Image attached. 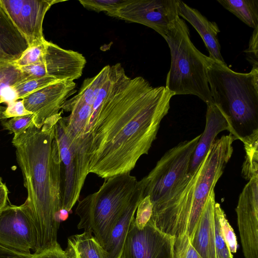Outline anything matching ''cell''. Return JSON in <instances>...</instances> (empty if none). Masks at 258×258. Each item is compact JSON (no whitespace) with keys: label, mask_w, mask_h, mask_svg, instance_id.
Listing matches in <instances>:
<instances>
[{"label":"cell","mask_w":258,"mask_h":258,"mask_svg":"<svg viewBox=\"0 0 258 258\" xmlns=\"http://www.w3.org/2000/svg\"><path fill=\"white\" fill-rule=\"evenodd\" d=\"M32 78L11 62H0V99L2 93L9 87H13L26 79ZM1 103V102H0Z\"/></svg>","instance_id":"25"},{"label":"cell","mask_w":258,"mask_h":258,"mask_svg":"<svg viewBox=\"0 0 258 258\" xmlns=\"http://www.w3.org/2000/svg\"><path fill=\"white\" fill-rule=\"evenodd\" d=\"M54 137L60 159L61 208L70 212L78 201L89 174L88 162L62 116L55 125Z\"/></svg>","instance_id":"8"},{"label":"cell","mask_w":258,"mask_h":258,"mask_svg":"<svg viewBox=\"0 0 258 258\" xmlns=\"http://www.w3.org/2000/svg\"><path fill=\"white\" fill-rule=\"evenodd\" d=\"M75 89L74 81H58L24 97L26 109L34 115V124L41 127L47 120L62 113L63 103Z\"/></svg>","instance_id":"14"},{"label":"cell","mask_w":258,"mask_h":258,"mask_svg":"<svg viewBox=\"0 0 258 258\" xmlns=\"http://www.w3.org/2000/svg\"><path fill=\"white\" fill-rule=\"evenodd\" d=\"M177 11L178 16L188 21L199 33L209 51V57L215 62L227 64L221 53L218 39L220 31L217 24L210 21L198 10L179 0Z\"/></svg>","instance_id":"18"},{"label":"cell","mask_w":258,"mask_h":258,"mask_svg":"<svg viewBox=\"0 0 258 258\" xmlns=\"http://www.w3.org/2000/svg\"><path fill=\"white\" fill-rule=\"evenodd\" d=\"M173 258H203L191 245L187 234L180 235L175 237Z\"/></svg>","instance_id":"30"},{"label":"cell","mask_w":258,"mask_h":258,"mask_svg":"<svg viewBox=\"0 0 258 258\" xmlns=\"http://www.w3.org/2000/svg\"><path fill=\"white\" fill-rule=\"evenodd\" d=\"M0 244L20 253L31 254L36 235L32 223L22 205L8 204L0 211Z\"/></svg>","instance_id":"12"},{"label":"cell","mask_w":258,"mask_h":258,"mask_svg":"<svg viewBox=\"0 0 258 258\" xmlns=\"http://www.w3.org/2000/svg\"><path fill=\"white\" fill-rule=\"evenodd\" d=\"M18 100L17 93L13 87H9L2 93L0 102L8 104L10 102Z\"/></svg>","instance_id":"38"},{"label":"cell","mask_w":258,"mask_h":258,"mask_svg":"<svg viewBox=\"0 0 258 258\" xmlns=\"http://www.w3.org/2000/svg\"><path fill=\"white\" fill-rule=\"evenodd\" d=\"M235 140L230 133L214 141L195 171L188 172L153 212L151 220L158 229L175 237L186 234L192 240L208 197L231 157Z\"/></svg>","instance_id":"3"},{"label":"cell","mask_w":258,"mask_h":258,"mask_svg":"<svg viewBox=\"0 0 258 258\" xmlns=\"http://www.w3.org/2000/svg\"><path fill=\"white\" fill-rule=\"evenodd\" d=\"M110 68V65L106 66L95 76L85 79L78 93L67 99L61 108L76 104H84L91 107L106 80Z\"/></svg>","instance_id":"22"},{"label":"cell","mask_w":258,"mask_h":258,"mask_svg":"<svg viewBox=\"0 0 258 258\" xmlns=\"http://www.w3.org/2000/svg\"><path fill=\"white\" fill-rule=\"evenodd\" d=\"M20 69L24 73L32 78L47 76L43 61L22 67Z\"/></svg>","instance_id":"35"},{"label":"cell","mask_w":258,"mask_h":258,"mask_svg":"<svg viewBox=\"0 0 258 258\" xmlns=\"http://www.w3.org/2000/svg\"><path fill=\"white\" fill-rule=\"evenodd\" d=\"M9 190L5 183L0 184V211L7 204Z\"/></svg>","instance_id":"39"},{"label":"cell","mask_w":258,"mask_h":258,"mask_svg":"<svg viewBox=\"0 0 258 258\" xmlns=\"http://www.w3.org/2000/svg\"><path fill=\"white\" fill-rule=\"evenodd\" d=\"M133 220L120 258H173L175 237L158 229L150 220L140 229Z\"/></svg>","instance_id":"10"},{"label":"cell","mask_w":258,"mask_h":258,"mask_svg":"<svg viewBox=\"0 0 258 258\" xmlns=\"http://www.w3.org/2000/svg\"><path fill=\"white\" fill-rule=\"evenodd\" d=\"M201 135L181 142L168 150L146 176L143 198L148 196L157 210L172 194L189 171Z\"/></svg>","instance_id":"7"},{"label":"cell","mask_w":258,"mask_h":258,"mask_svg":"<svg viewBox=\"0 0 258 258\" xmlns=\"http://www.w3.org/2000/svg\"><path fill=\"white\" fill-rule=\"evenodd\" d=\"M145 185V177L138 181L130 202L115 222L108 241L103 248L106 258H120L125 237L135 219L137 207L143 199Z\"/></svg>","instance_id":"16"},{"label":"cell","mask_w":258,"mask_h":258,"mask_svg":"<svg viewBox=\"0 0 258 258\" xmlns=\"http://www.w3.org/2000/svg\"><path fill=\"white\" fill-rule=\"evenodd\" d=\"M3 183L2 179L1 177H0V184H2Z\"/></svg>","instance_id":"41"},{"label":"cell","mask_w":258,"mask_h":258,"mask_svg":"<svg viewBox=\"0 0 258 258\" xmlns=\"http://www.w3.org/2000/svg\"><path fill=\"white\" fill-rule=\"evenodd\" d=\"M245 151L244 161L242 165L241 175L249 180L258 174V130L244 138L241 141Z\"/></svg>","instance_id":"24"},{"label":"cell","mask_w":258,"mask_h":258,"mask_svg":"<svg viewBox=\"0 0 258 258\" xmlns=\"http://www.w3.org/2000/svg\"><path fill=\"white\" fill-rule=\"evenodd\" d=\"M174 94L142 77H128L119 63L92 106L87 139L88 170L102 178L131 172L148 154Z\"/></svg>","instance_id":"1"},{"label":"cell","mask_w":258,"mask_h":258,"mask_svg":"<svg viewBox=\"0 0 258 258\" xmlns=\"http://www.w3.org/2000/svg\"><path fill=\"white\" fill-rule=\"evenodd\" d=\"M224 8L253 29L258 27L257 0H218Z\"/></svg>","instance_id":"23"},{"label":"cell","mask_w":258,"mask_h":258,"mask_svg":"<svg viewBox=\"0 0 258 258\" xmlns=\"http://www.w3.org/2000/svg\"><path fill=\"white\" fill-rule=\"evenodd\" d=\"M128 0H89L79 1L86 9L96 12H104L113 17L117 11L127 3Z\"/></svg>","instance_id":"28"},{"label":"cell","mask_w":258,"mask_h":258,"mask_svg":"<svg viewBox=\"0 0 258 258\" xmlns=\"http://www.w3.org/2000/svg\"><path fill=\"white\" fill-rule=\"evenodd\" d=\"M170 50L171 64L165 87L174 95H194L207 105L213 103L207 69L214 60L200 51L190 38L189 30L179 17L163 37Z\"/></svg>","instance_id":"5"},{"label":"cell","mask_w":258,"mask_h":258,"mask_svg":"<svg viewBox=\"0 0 258 258\" xmlns=\"http://www.w3.org/2000/svg\"><path fill=\"white\" fill-rule=\"evenodd\" d=\"M136 211L135 224L137 228L142 229L150 221L153 214V205L149 196L143 198L139 204Z\"/></svg>","instance_id":"32"},{"label":"cell","mask_w":258,"mask_h":258,"mask_svg":"<svg viewBox=\"0 0 258 258\" xmlns=\"http://www.w3.org/2000/svg\"><path fill=\"white\" fill-rule=\"evenodd\" d=\"M214 188L207 199L200 216L191 245L203 258H217L215 244Z\"/></svg>","instance_id":"19"},{"label":"cell","mask_w":258,"mask_h":258,"mask_svg":"<svg viewBox=\"0 0 258 258\" xmlns=\"http://www.w3.org/2000/svg\"><path fill=\"white\" fill-rule=\"evenodd\" d=\"M68 212L64 209H61L59 214V219L60 221L65 220L68 217Z\"/></svg>","instance_id":"40"},{"label":"cell","mask_w":258,"mask_h":258,"mask_svg":"<svg viewBox=\"0 0 258 258\" xmlns=\"http://www.w3.org/2000/svg\"><path fill=\"white\" fill-rule=\"evenodd\" d=\"M28 47L25 37L0 7V62H14Z\"/></svg>","instance_id":"20"},{"label":"cell","mask_w":258,"mask_h":258,"mask_svg":"<svg viewBox=\"0 0 258 258\" xmlns=\"http://www.w3.org/2000/svg\"><path fill=\"white\" fill-rule=\"evenodd\" d=\"M33 255V258H70L60 246Z\"/></svg>","instance_id":"36"},{"label":"cell","mask_w":258,"mask_h":258,"mask_svg":"<svg viewBox=\"0 0 258 258\" xmlns=\"http://www.w3.org/2000/svg\"><path fill=\"white\" fill-rule=\"evenodd\" d=\"M0 258H33V255L15 251L0 244Z\"/></svg>","instance_id":"37"},{"label":"cell","mask_w":258,"mask_h":258,"mask_svg":"<svg viewBox=\"0 0 258 258\" xmlns=\"http://www.w3.org/2000/svg\"><path fill=\"white\" fill-rule=\"evenodd\" d=\"M213 103L229 120L236 140L258 130V69L242 73L214 61L207 69Z\"/></svg>","instance_id":"4"},{"label":"cell","mask_w":258,"mask_h":258,"mask_svg":"<svg viewBox=\"0 0 258 258\" xmlns=\"http://www.w3.org/2000/svg\"><path fill=\"white\" fill-rule=\"evenodd\" d=\"M206 119L205 130L201 134L191 160L188 171L190 173L195 171L203 161L219 133L227 131L233 135L229 120L216 104L207 105Z\"/></svg>","instance_id":"17"},{"label":"cell","mask_w":258,"mask_h":258,"mask_svg":"<svg viewBox=\"0 0 258 258\" xmlns=\"http://www.w3.org/2000/svg\"><path fill=\"white\" fill-rule=\"evenodd\" d=\"M178 0H128L113 17L145 25L163 37L179 16Z\"/></svg>","instance_id":"9"},{"label":"cell","mask_w":258,"mask_h":258,"mask_svg":"<svg viewBox=\"0 0 258 258\" xmlns=\"http://www.w3.org/2000/svg\"><path fill=\"white\" fill-rule=\"evenodd\" d=\"M235 211L244 256L258 258V174L245 185Z\"/></svg>","instance_id":"13"},{"label":"cell","mask_w":258,"mask_h":258,"mask_svg":"<svg viewBox=\"0 0 258 258\" xmlns=\"http://www.w3.org/2000/svg\"><path fill=\"white\" fill-rule=\"evenodd\" d=\"M138 180L131 172L106 178L99 190L79 201L76 214L79 229L93 233L101 246L107 243L112 228L130 202Z\"/></svg>","instance_id":"6"},{"label":"cell","mask_w":258,"mask_h":258,"mask_svg":"<svg viewBox=\"0 0 258 258\" xmlns=\"http://www.w3.org/2000/svg\"><path fill=\"white\" fill-rule=\"evenodd\" d=\"M43 62L47 76L58 81H74L82 76L86 60L77 51L46 41Z\"/></svg>","instance_id":"15"},{"label":"cell","mask_w":258,"mask_h":258,"mask_svg":"<svg viewBox=\"0 0 258 258\" xmlns=\"http://www.w3.org/2000/svg\"><path fill=\"white\" fill-rule=\"evenodd\" d=\"M45 40L44 42L29 46L20 57L13 62L19 68L43 61L45 50Z\"/></svg>","instance_id":"29"},{"label":"cell","mask_w":258,"mask_h":258,"mask_svg":"<svg viewBox=\"0 0 258 258\" xmlns=\"http://www.w3.org/2000/svg\"><path fill=\"white\" fill-rule=\"evenodd\" d=\"M33 119L34 115L31 114L13 117L9 120H3L1 123L4 130L16 135L27 130L33 123Z\"/></svg>","instance_id":"31"},{"label":"cell","mask_w":258,"mask_h":258,"mask_svg":"<svg viewBox=\"0 0 258 258\" xmlns=\"http://www.w3.org/2000/svg\"><path fill=\"white\" fill-rule=\"evenodd\" d=\"M244 52L246 53V59L252 68L258 69V27L254 29L248 47Z\"/></svg>","instance_id":"34"},{"label":"cell","mask_w":258,"mask_h":258,"mask_svg":"<svg viewBox=\"0 0 258 258\" xmlns=\"http://www.w3.org/2000/svg\"><path fill=\"white\" fill-rule=\"evenodd\" d=\"M32 114L25 108L22 99L7 104L6 107L0 106V120Z\"/></svg>","instance_id":"33"},{"label":"cell","mask_w":258,"mask_h":258,"mask_svg":"<svg viewBox=\"0 0 258 258\" xmlns=\"http://www.w3.org/2000/svg\"><path fill=\"white\" fill-rule=\"evenodd\" d=\"M64 251L70 258H106L103 248L87 231L69 237Z\"/></svg>","instance_id":"21"},{"label":"cell","mask_w":258,"mask_h":258,"mask_svg":"<svg viewBox=\"0 0 258 258\" xmlns=\"http://www.w3.org/2000/svg\"><path fill=\"white\" fill-rule=\"evenodd\" d=\"M215 211L218 216L222 233L227 246L231 253H235L238 247L236 236L219 203H215Z\"/></svg>","instance_id":"27"},{"label":"cell","mask_w":258,"mask_h":258,"mask_svg":"<svg viewBox=\"0 0 258 258\" xmlns=\"http://www.w3.org/2000/svg\"><path fill=\"white\" fill-rule=\"evenodd\" d=\"M55 0H0L4 11L17 29L25 37L29 46L44 42L42 24L45 15Z\"/></svg>","instance_id":"11"},{"label":"cell","mask_w":258,"mask_h":258,"mask_svg":"<svg viewBox=\"0 0 258 258\" xmlns=\"http://www.w3.org/2000/svg\"><path fill=\"white\" fill-rule=\"evenodd\" d=\"M61 115L50 118L41 127L33 123L14 135L12 141L27 193L21 205L36 235L34 254L60 246L57 237L62 209L60 159L54 128Z\"/></svg>","instance_id":"2"},{"label":"cell","mask_w":258,"mask_h":258,"mask_svg":"<svg viewBox=\"0 0 258 258\" xmlns=\"http://www.w3.org/2000/svg\"><path fill=\"white\" fill-rule=\"evenodd\" d=\"M58 81L51 77L37 78H29L22 81L13 86L17 95L18 100L22 99L25 96L51 83Z\"/></svg>","instance_id":"26"}]
</instances>
